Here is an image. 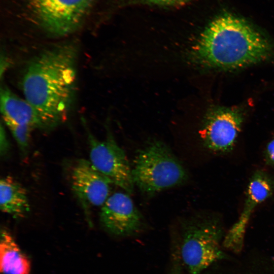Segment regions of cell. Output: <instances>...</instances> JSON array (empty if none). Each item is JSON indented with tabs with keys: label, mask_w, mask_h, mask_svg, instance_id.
Returning <instances> with one entry per match:
<instances>
[{
	"label": "cell",
	"mask_w": 274,
	"mask_h": 274,
	"mask_svg": "<svg viewBox=\"0 0 274 274\" xmlns=\"http://www.w3.org/2000/svg\"><path fill=\"white\" fill-rule=\"evenodd\" d=\"M78 49L73 43L48 48L29 63L22 79L25 99L35 109L46 129L65 120L75 99Z\"/></svg>",
	"instance_id": "cell-1"
},
{
	"label": "cell",
	"mask_w": 274,
	"mask_h": 274,
	"mask_svg": "<svg viewBox=\"0 0 274 274\" xmlns=\"http://www.w3.org/2000/svg\"><path fill=\"white\" fill-rule=\"evenodd\" d=\"M267 40L245 20L230 13L214 19L201 33L193 50V58L208 67L236 68L267 58Z\"/></svg>",
	"instance_id": "cell-2"
},
{
	"label": "cell",
	"mask_w": 274,
	"mask_h": 274,
	"mask_svg": "<svg viewBox=\"0 0 274 274\" xmlns=\"http://www.w3.org/2000/svg\"><path fill=\"white\" fill-rule=\"evenodd\" d=\"M223 234L221 221L214 214H199L182 221L180 254L189 274H201L215 262L229 259L220 247Z\"/></svg>",
	"instance_id": "cell-3"
},
{
	"label": "cell",
	"mask_w": 274,
	"mask_h": 274,
	"mask_svg": "<svg viewBox=\"0 0 274 274\" xmlns=\"http://www.w3.org/2000/svg\"><path fill=\"white\" fill-rule=\"evenodd\" d=\"M131 172L134 184L148 195L180 185L188 178L180 161L159 141L150 142L139 151Z\"/></svg>",
	"instance_id": "cell-4"
},
{
	"label": "cell",
	"mask_w": 274,
	"mask_h": 274,
	"mask_svg": "<svg viewBox=\"0 0 274 274\" xmlns=\"http://www.w3.org/2000/svg\"><path fill=\"white\" fill-rule=\"evenodd\" d=\"M92 0H18L20 14L47 33L68 35L81 24Z\"/></svg>",
	"instance_id": "cell-5"
},
{
	"label": "cell",
	"mask_w": 274,
	"mask_h": 274,
	"mask_svg": "<svg viewBox=\"0 0 274 274\" xmlns=\"http://www.w3.org/2000/svg\"><path fill=\"white\" fill-rule=\"evenodd\" d=\"M87 138L89 161L93 166L126 193H132L134 184L131 168L124 151L111 132L105 140L100 141L88 131Z\"/></svg>",
	"instance_id": "cell-6"
},
{
	"label": "cell",
	"mask_w": 274,
	"mask_h": 274,
	"mask_svg": "<svg viewBox=\"0 0 274 274\" xmlns=\"http://www.w3.org/2000/svg\"><path fill=\"white\" fill-rule=\"evenodd\" d=\"M242 122L241 114L235 110L219 108L210 112L200 131L203 145L215 154L230 152L235 146Z\"/></svg>",
	"instance_id": "cell-7"
},
{
	"label": "cell",
	"mask_w": 274,
	"mask_h": 274,
	"mask_svg": "<svg viewBox=\"0 0 274 274\" xmlns=\"http://www.w3.org/2000/svg\"><path fill=\"white\" fill-rule=\"evenodd\" d=\"M99 219L104 228L118 236H128L142 230L144 220L142 214L128 193L115 192L108 197L101 207Z\"/></svg>",
	"instance_id": "cell-8"
},
{
	"label": "cell",
	"mask_w": 274,
	"mask_h": 274,
	"mask_svg": "<svg viewBox=\"0 0 274 274\" xmlns=\"http://www.w3.org/2000/svg\"><path fill=\"white\" fill-rule=\"evenodd\" d=\"M72 188L86 211L102 207L110 195L111 185L108 177L97 170L90 161L78 160L71 174Z\"/></svg>",
	"instance_id": "cell-9"
},
{
	"label": "cell",
	"mask_w": 274,
	"mask_h": 274,
	"mask_svg": "<svg viewBox=\"0 0 274 274\" xmlns=\"http://www.w3.org/2000/svg\"><path fill=\"white\" fill-rule=\"evenodd\" d=\"M274 193V179L262 170L251 176L247 189L244 208L237 222L225 236L226 244L233 249L243 247L247 225L255 209Z\"/></svg>",
	"instance_id": "cell-10"
},
{
	"label": "cell",
	"mask_w": 274,
	"mask_h": 274,
	"mask_svg": "<svg viewBox=\"0 0 274 274\" xmlns=\"http://www.w3.org/2000/svg\"><path fill=\"white\" fill-rule=\"evenodd\" d=\"M1 110L4 120L27 125L33 129H46L43 120L32 106L6 86L1 89Z\"/></svg>",
	"instance_id": "cell-11"
},
{
	"label": "cell",
	"mask_w": 274,
	"mask_h": 274,
	"mask_svg": "<svg viewBox=\"0 0 274 274\" xmlns=\"http://www.w3.org/2000/svg\"><path fill=\"white\" fill-rule=\"evenodd\" d=\"M0 208L16 218L25 217L30 211L25 189L12 177H4L0 180Z\"/></svg>",
	"instance_id": "cell-12"
},
{
	"label": "cell",
	"mask_w": 274,
	"mask_h": 274,
	"mask_svg": "<svg viewBox=\"0 0 274 274\" xmlns=\"http://www.w3.org/2000/svg\"><path fill=\"white\" fill-rule=\"evenodd\" d=\"M0 242V271L2 274H29L30 262L22 252L11 233L1 231Z\"/></svg>",
	"instance_id": "cell-13"
},
{
	"label": "cell",
	"mask_w": 274,
	"mask_h": 274,
	"mask_svg": "<svg viewBox=\"0 0 274 274\" xmlns=\"http://www.w3.org/2000/svg\"><path fill=\"white\" fill-rule=\"evenodd\" d=\"M20 150L25 153L28 150L30 141L31 127L17 124L10 121L4 120Z\"/></svg>",
	"instance_id": "cell-14"
},
{
	"label": "cell",
	"mask_w": 274,
	"mask_h": 274,
	"mask_svg": "<svg viewBox=\"0 0 274 274\" xmlns=\"http://www.w3.org/2000/svg\"><path fill=\"white\" fill-rule=\"evenodd\" d=\"M194 0H128L129 5L157 6L159 7H176L185 5Z\"/></svg>",
	"instance_id": "cell-15"
},
{
	"label": "cell",
	"mask_w": 274,
	"mask_h": 274,
	"mask_svg": "<svg viewBox=\"0 0 274 274\" xmlns=\"http://www.w3.org/2000/svg\"><path fill=\"white\" fill-rule=\"evenodd\" d=\"M170 254V266L168 274H182V263L178 244L174 243L172 245Z\"/></svg>",
	"instance_id": "cell-16"
},
{
	"label": "cell",
	"mask_w": 274,
	"mask_h": 274,
	"mask_svg": "<svg viewBox=\"0 0 274 274\" xmlns=\"http://www.w3.org/2000/svg\"><path fill=\"white\" fill-rule=\"evenodd\" d=\"M264 159L267 165L274 166V137L266 144L264 151Z\"/></svg>",
	"instance_id": "cell-17"
},
{
	"label": "cell",
	"mask_w": 274,
	"mask_h": 274,
	"mask_svg": "<svg viewBox=\"0 0 274 274\" xmlns=\"http://www.w3.org/2000/svg\"><path fill=\"white\" fill-rule=\"evenodd\" d=\"M0 152L2 156L5 155L8 152L9 144L6 131L2 124L1 126L0 131Z\"/></svg>",
	"instance_id": "cell-18"
}]
</instances>
